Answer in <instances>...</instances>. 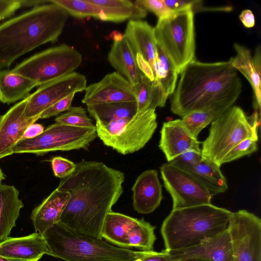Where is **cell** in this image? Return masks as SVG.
<instances>
[{"instance_id": "7bdbcfd3", "label": "cell", "mask_w": 261, "mask_h": 261, "mask_svg": "<svg viewBox=\"0 0 261 261\" xmlns=\"http://www.w3.org/2000/svg\"><path fill=\"white\" fill-rule=\"evenodd\" d=\"M136 261H171L170 255L166 250L161 252L147 251L145 254Z\"/></svg>"}, {"instance_id": "836d02e7", "label": "cell", "mask_w": 261, "mask_h": 261, "mask_svg": "<svg viewBox=\"0 0 261 261\" xmlns=\"http://www.w3.org/2000/svg\"><path fill=\"white\" fill-rule=\"evenodd\" d=\"M219 117L214 113L205 111H195L182 117L181 122L190 134L194 138L201 130Z\"/></svg>"}, {"instance_id": "ffe728a7", "label": "cell", "mask_w": 261, "mask_h": 261, "mask_svg": "<svg viewBox=\"0 0 261 261\" xmlns=\"http://www.w3.org/2000/svg\"><path fill=\"white\" fill-rule=\"evenodd\" d=\"M124 36L136 56L140 55L149 64L155 80L157 54L154 28L145 21L129 20Z\"/></svg>"}, {"instance_id": "2e32d148", "label": "cell", "mask_w": 261, "mask_h": 261, "mask_svg": "<svg viewBox=\"0 0 261 261\" xmlns=\"http://www.w3.org/2000/svg\"><path fill=\"white\" fill-rule=\"evenodd\" d=\"M171 261L194 259L200 261H233L228 229L198 245L168 251Z\"/></svg>"}, {"instance_id": "5b68a950", "label": "cell", "mask_w": 261, "mask_h": 261, "mask_svg": "<svg viewBox=\"0 0 261 261\" xmlns=\"http://www.w3.org/2000/svg\"><path fill=\"white\" fill-rule=\"evenodd\" d=\"M42 234L48 255L64 261H136L147 251L119 247L60 222Z\"/></svg>"}, {"instance_id": "d6986e66", "label": "cell", "mask_w": 261, "mask_h": 261, "mask_svg": "<svg viewBox=\"0 0 261 261\" xmlns=\"http://www.w3.org/2000/svg\"><path fill=\"white\" fill-rule=\"evenodd\" d=\"M132 190L134 210L140 214L151 213L163 199L162 185L155 169H148L137 177Z\"/></svg>"}, {"instance_id": "7dc6e473", "label": "cell", "mask_w": 261, "mask_h": 261, "mask_svg": "<svg viewBox=\"0 0 261 261\" xmlns=\"http://www.w3.org/2000/svg\"><path fill=\"white\" fill-rule=\"evenodd\" d=\"M0 261H14L9 259L0 255Z\"/></svg>"}, {"instance_id": "d4e9b609", "label": "cell", "mask_w": 261, "mask_h": 261, "mask_svg": "<svg viewBox=\"0 0 261 261\" xmlns=\"http://www.w3.org/2000/svg\"><path fill=\"white\" fill-rule=\"evenodd\" d=\"M101 9L105 21L121 22L145 18L147 11L128 0H89Z\"/></svg>"}, {"instance_id": "4fadbf2b", "label": "cell", "mask_w": 261, "mask_h": 261, "mask_svg": "<svg viewBox=\"0 0 261 261\" xmlns=\"http://www.w3.org/2000/svg\"><path fill=\"white\" fill-rule=\"evenodd\" d=\"M87 86L86 76L75 71L41 85L30 95L25 116L40 118L41 114L54 103L72 93L85 91Z\"/></svg>"}, {"instance_id": "83f0119b", "label": "cell", "mask_w": 261, "mask_h": 261, "mask_svg": "<svg viewBox=\"0 0 261 261\" xmlns=\"http://www.w3.org/2000/svg\"><path fill=\"white\" fill-rule=\"evenodd\" d=\"M136 219L121 213L109 212L103 223L101 238L116 246L128 248L127 233Z\"/></svg>"}, {"instance_id": "f546056e", "label": "cell", "mask_w": 261, "mask_h": 261, "mask_svg": "<svg viewBox=\"0 0 261 261\" xmlns=\"http://www.w3.org/2000/svg\"><path fill=\"white\" fill-rule=\"evenodd\" d=\"M87 107L90 116L96 122H107L123 116H134L137 113L136 101L96 104Z\"/></svg>"}, {"instance_id": "e575fe53", "label": "cell", "mask_w": 261, "mask_h": 261, "mask_svg": "<svg viewBox=\"0 0 261 261\" xmlns=\"http://www.w3.org/2000/svg\"><path fill=\"white\" fill-rule=\"evenodd\" d=\"M56 123L80 127H93L95 125L82 107H71L66 113L57 117Z\"/></svg>"}, {"instance_id": "30bf717a", "label": "cell", "mask_w": 261, "mask_h": 261, "mask_svg": "<svg viewBox=\"0 0 261 261\" xmlns=\"http://www.w3.org/2000/svg\"><path fill=\"white\" fill-rule=\"evenodd\" d=\"M96 136L95 126L80 127L56 122L47 127L39 136L18 142L12 153L43 155L57 150H87Z\"/></svg>"}, {"instance_id": "7402d4cb", "label": "cell", "mask_w": 261, "mask_h": 261, "mask_svg": "<svg viewBox=\"0 0 261 261\" xmlns=\"http://www.w3.org/2000/svg\"><path fill=\"white\" fill-rule=\"evenodd\" d=\"M70 197L69 192L57 188L35 207L31 215L35 231L42 234L58 223Z\"/></svg>"}, {"instance_id": "9c48e42d", "label": "cell", "mask_w": 261, "mask_h": 261, "mask_svg": "<svg viewBox=\"0 0 261 261\" xmlns=\"http://www.w3.org/2000/svg\"><path fill=\"white\" fill-rule=\"evenodd\" d=\"M82 56L73 47L62 44L36 54L11 70L36 82L39 86L74 72Z\"/></svg>"}, {"instance_id": "277c9868", "label": "cell", "mask_w": 261, "mask_h": 261, "mask_svg": "<svg viewBox=\"0 0 261 261\" xmlns=\"http://www.w3.org/2000/svg\"><path fill=\"white\" fill-rule=\"evenodd\" d=\"M232 212L212 204L172 210L161 227L167 251L198 245L228 228Z\"/></svg>"}, {"instance_id": "4316f807", "label": "cell", "mask_w": 261, "mask_h": 261, "mask_svg": "<svg viewBox=\"0 0 261 261\" xmlns=\"http://www.w3.org/2000/svg\"><path fill=\"white\" fill-rule=\"evenodd\" d=\"M220 168L215 163L201 158L199 163L185 171L194 177L213 196L224 193L228 189L227 180Z\"/></svg>"}, {"instance_id": "b9f144b4", "label": "cell", "mask_w": 261, "mask_h": 261, "mask_svg": "<svg viewBox=\"0 0 261 261\" xmlns=\"http://www.w3.org/2000/svg\"><path fill=\"white\" fill-rule=\"evenodd\" d=\"M197 0H164L168 8L173 12L192 10L198 3Z\"/></svg>"}, {"instance_id": "f6af8a7d", "label": "cell", "mask_w": 261, "mask_h": 261, "mask_svg": "<svg viewBox=\"0 0 261 261\" xmlns=\"http://www.w3.org/2000/svg\"><path fill=\"white\" fill-rule=\"evenodd\" d=\"M239 19L246 28H250L254 25L255 19L254 14L249 9L243 10L239 15Z\"/></svg>"}, {"instance_id": "5bb4252c", "label": "cell", "mask_w": 261, "mask_h": 261, "mask_svg": "<svg viewBox=\"0 0 261 261\" xmlns=\"http://www.w3.org/2000/svg\"><path fill=\"white\" fill-rule=\"evenodd\" d=\"M82 102L87 106L105 103L136 101L133 87L116 71L87 86Z\"/></svg>"}, {"instance_id": "f1b7e54d", "label": "cell", "mask_w": 261, "mask_h": 261, "mask_svg": "<svg viewBox=\"0 0 261 261\" xmlns=\"http://www.w3.org/2000/svg\"><path fill=\"white\" fill-rule=\"evenodd\" d=\"M136 96L137 113L165 106L167 97L158 82L151 81L144 74L139 83L133 86Z\"/></svg>"}, {"instance_id": "52a82bcc", "label": "cell", "mask_w": 261, "mask_h": 261, "mask_svg": "<svg viewBox=\"0 0 261 261\" xmlns=\"http://www.w3.org/2000/svg\"><path fill=\"white\" fill-rule=\"evenodd\" d=\"M155 110L137 113L107 122H96L97 136L103 144L119 153H132L143 148L157 127Z\"/></svg>"}, {"instance_id": "ba28073f", "label": "cell", "mask_w": 261, "mask_h": 261, "mask_svg": "<svg viewBox=\"0 0 261 261\" xmlns=\"http://www.w3.org/2000/svg\"><path fill=\"white\" fill-rule=\"evenodd\" d=\"M156 44L168 56L179 74L196 60L194 12L192 10L175 12L158 19L154 28Z\"/></svg>"}, {"instance_id": "e0dca14e", "label": "cell", "mask_w": 261, "mask_h": 261, "mask_svg": "<svg viewBox=\"0 0 261 261\" xmlns=\"http://www.w3.org/2000/svg\"><path fill=\"white\" fill-rule=\"evenodd\" d=\"M49 253L47 244L41 233L9 237L0 242V255L14 261H39Z\"/></svg>"}, {"instance_id": "8d00e7d4", "label": "cell", "mask_w": 261, "mask_h": 261, "mask_svg": "<svg viewBox=\"0 0 261 261\" xmlns=\"http://www.w3.org/2000/svg\"><path fill=\"white\" fill-rule=\"evenodd\" d=\"M135 3L145 10L153 12L159 19L168 17L175 12L168 8L164 0H137Z\"/></svg>"}, {"instance_id": "4dcf8cb0", "label": "cell", "mask_w": 261, "mask_h": 261, "mask_svg": "<svg viewBox=\"0 0 261 261\" xmlns=\"http://www.w3.org/2000/svg\"><path fill=\"white\" fill-rule=\"evenodd\" d=\"M156 54L155 80L168 98L174 91L179 74L173 62L157 44Z\"/></svg>"}, {"instance_id": "9a60e30c", "label": "cell", "mask_w": 261, "mask_h": 261, "mask_svg": "<svg viewBox=\"0 0 261 261\" xmlns=\"http://www.w3.org/2000/svg\"><path fill=\"white\" fill-rule=\"evenodd\" d=\"M29 96L0 116V159L12 154L13 148L21 140L27 128L40 119L25 116Z\"/></svg>"}, {"instance_id": "44dd1931", "label": "cell", "mask_w": 261, "mask_h": 261, "mask_svg": "<svg viewBox=\"0 0 261 261\" xmlns=\"http://www.w3.org/2000/svg\"><path fill=\"white\" fill-rule=\"evenodd\" d=\"M110 64L132 86L136 85L143 74L139 69L136 56L124 35L116 34L108 53Z\"/></svg>"}, {"instance_id": "cb8c5ba5", "label": "cell", "mask_w": 261, "mask_h": 261, "mask_svg": "<svg viewBox=\"0 0 261 261\" xmlns=\"http://www.w3.org/2000/svg\"><path fill=\"white\" fill-rule=\"evenodd\" d=\"M38 84L9 70H0V101L10 104L28 97Z\"/></svg>"}, {"instance_id": "f35d334b", "label": "cell", "mask_w": 261, "mask_h": 261, "mask_svg": "<svg viewBox=\"0 0 261 261\" xmlns=\"http://www.w3.org/2000/svg\"><path fill=\"white\" fill-rule=\"evenodd\" d=\"M54 174L61 179L71 174L75 169L76 164L62 156H55L51 160Z\"/></svg>"}, {"instance_id": "603a6c76", "label": "cell", "mask_w": 261, "mask_h": 261, "mask_svg": "<svg viewBox=\"0 0 261 261\" xmlns=\"http://www.w3.org/2000/svg\"><path fill=\"white\" fill-rule=\"evenodd\" d=\"M19 194L14 186L0 185V241L10 237L23 207Z\"/></svg>"}, {"instance_id": "7c38bea8", "label": "cell", "mask_w": 261, "mask_h": 261, "mask_svg": "<svg viewBox=\"0 0 261 261\" xmlns=\"http://www.w3.org/2000/svg\"><path fill=\"white\" fill-rule=\"evenodd\" d=\"M164 187L173 200L172 210L211 203L207 189L189 173L169 163L160 167Z\"/></svg>"}, {"instance_id": "d6a6232c", "label": "cell", "mask_w": 261, "mask_h": 261, "mask_svg": "<svg viewBox=\"0 0 261 261\" xmlns=\"http://www.w3.org/2000/svg\"><path fill=\"white\" fill-rule=\"evenodd\" d=\"M48 2L60 6L67 12L69 15L75 18L93 17L105 21L100 7L89 0H49Z\"/></svg>"}, {"instance_id": "6da1fadb", "label": "cell", "mask_w": 261, "mask_h": 261, "mask_svg": "<svg viewBox=\"0 0 261 261\" xmlns=\"http://www.w3.org/2000/svg\"><path fill=\"white\" fill-rule=\"evenodd\" d=\"M124 179L122 172L102 162L83 160L77 163L71 174L61 179L57 188L70 194L59 222L101 238L104 220L122 194Z\"/></svg>"}, {"instance_id": "ab89813d", "label": "cell", "mask_w": 261, "mask_h": 261, "mask_svg": "<svg viewBox=\"0 0 261 261\" xmlns=\"http://www.w3.org/2000/svg\"><path fill=\"white\" fill-rule=\"evenodd\" d=\"M75 93H72L54 103L45 110L40 115V118H48L57 116L61 112L68 111L71 107V104Z\"/></svg>"}, {"instance_id": "ac0fdd59", "label": "cell", "mask_w": 261, "mask_h": 261, "mask_svg": "<svg viewBox=\"0 0 261 261\" xmlns=\"http://www.w3.org/2000/svg\"><path fill=\"white\" fill-rule=\"evenodd\" d=\"M200 143L197 139L190 134L181 119L164 122L161 130L159 147L169 163L187 151L194 150L201 153Z\"/></svg>"}, {"instance_id": "bcb514c9", "label": "cell", "mask_w": 261, "mask_h": 261, "mask_svg": "<svg viewBox=\"0 0 261 261\" xmlns=\"http://www.w3.org/2000/svg\"><path fill=\"white\" fill-rule=\"evenodd\" d=\"M5 178L4 173L3 172L1 168H0V185H2V181Z\"/></svg>"}, {"instance_id": "8992f818", "label": "cell", "mask_w": 261, "mask_h": 261, "mask_svg": "<svg viewBox=\"0 0 261 261\" xmlns=\"http://www.w3.org/2000/svg\"><path fill=\"white\" fill-rule=\"evenodd\" d=\"M257 111L248 117L237 106H232L211 123L209 134L202 143V158L221 166L227 153L246 139L258 140Z\"/></svg>"}, {"instance_id": "ee69618b", "label": "cell", "mask_w": 261, "mask_h": 261, "mask_svg": "<svg viewBox=\"0 0 261 261\" xmlns=\"http://www.w3.org/2000/svg\"><path fill=\"white\" fill-rule=\"evenodd\" d=\"M44 130L41 124L34 123L27 128L21 140L34 138L40 135Z\"/></svg>"}, {"instance_id": "8fae6325", "label": "cell", "mask_w": 261, "mask_h": 261, "mask_svg": "<svg viewBox=\"0 0 261 261\" xmlns=\"http://www.w3.org/2000/svg\"><path fill=\"white\" fill-rule=\"evenodd\" d=\"M233 261H261V220L245 210L232 212L228 226Z\"/></svg>"}, {"instance_id": "74e56055", "label": "cell", "mask_w": 261, "mask_h": 261, "mask_svg": "<svg viewBox=\"0 0 261 261\" xmlns=\"http://www.w3.org/2000/svg\"><path fill=\"white\" fill-rule=\"evenodd\" d=\"M201 158V153L189 150L179 155L169 163L181 170L186 171L199 163Z\"/></svg>"}, {"instance_id": "484cf974", "label": "cell", "mask_w": 261, "mask_h": 261, "mask_svg": "<svg viewBox=\"0 0 261 261\" xmlns=\"http://www.w3.org/2000/svg\"><path fill=\"white\" fill-rule=\"evenodd\" d=\"M236 55L228 61L230 64L240 71L250 84L254 92V107L260 111L261 101L260 73L257 71L253 62L250 50L238 43L234 44Z\"/></svg>"}, {"instance_id": "c3c4849f", "label": "cell", "mask_w": 261, "mask_h": 261, "mask_svg": "<svg viewBox=\"0 0 261 261\" xmlns=\"http://www.w3.org/2000/svg\"><path fill=\"white\" fill-rule=\"evenodd\" d=\"M174 261H200V260H194V259H180V260H174Z\"/></svg>"}, {"instance_id": "1f68e13d", "label": "cell", "mask_w": 261, "mask_h": 261, "mask_svg": "<svg viewBox=\"0 0 261 261\" xmlns=\"http://www.w3.org/2000/svg\"><path fill=\"white\" fill-rule=\"evenodd\" d=\"M155 227L143 219H136L127 233L128 247H136L142 251H152L156 240Z\"/></svg>"}, {"instance_id": "3957f363", "label": "cell", "mask_w": 261, "mask_h": 261, "mask_svg": "<svg viewBox=\"0 0 261 261\" xmlns=\"http://www.w3.org/2000/svg\"><path fill=\"white\" fill-rule=\"evenodd\" d=\"M48 3L0 24V70L35 48L58 40L69 14L60 6Z\"/></svg>"}, {"instance_id": "7a4b0ae2", "label": "cell", "mask_w": 261, "mask_h": 261, "mask_svg": "<svg viewBox=\"0 0 261 261\" xmlns=\"http://www.w3.org/2000/svg\"><path fill=\"white\" fill-rule=\"evenodd\" d=\"M179 74L170 110L181 117L195 111L219 117L232 106L242 91L238 71L229 61L203 63L196 59Z\"/></svg>"}, {"instance_id": "d590c367", "label": "cell", "mask_w": 261, "mask_h": 261, "mask_svg": "<svg viewBox=\"0 0 261 261\" xmlns=\"http://www.w3.org/2000/svg\"><path fill=\"white\" fill-rule=\"evenodd\" d=\"M257 150V141L252 139H246L235 146L227 153L222 161V164L251 154Z\"/></svg>"}, {"instance_id": "60d3db41", "label": "cell", "mask_w": 261, "mask_h": 261, "mask_svg": "<svg viewBox=\"0 0 261 261\" xmlns=\"http://www.w3.org/2000/svg\"><path fill=\"white\" fill-rule=\"evenodd\" d=\"M28 7L26 0H0V21L14 14L21 8Z\"/></svg>"}]
</instances>
